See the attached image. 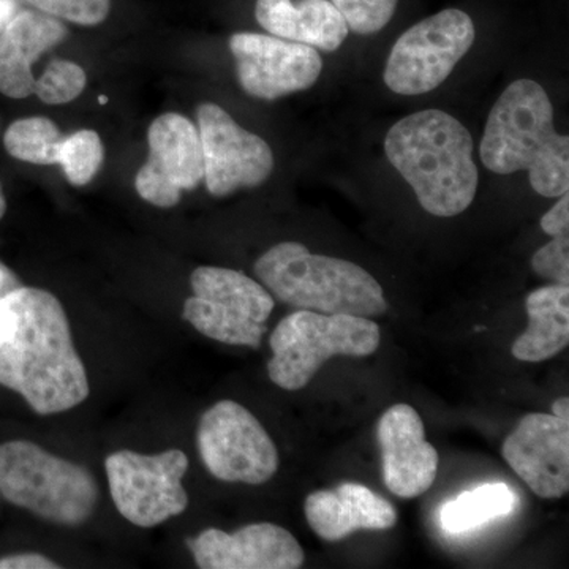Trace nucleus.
<instances>
[{
  "label": "nucleus",
  "mask_w": 569,
  "mask_h": 569,
  "mask_svg": "<svg viewBox=\"0 0 569 569\" xmlns=\"http://www.w3.org/2000/svg\"><path fill=\"white\" fill-rule=\"evenodd\" d=\"M0 385L41 417L88 399L91 385L69 318L50 291L21 284L0 299Z\"/></svg>",
  "instance_id": "1"
},
{
  "label": "nucleus",
  "mask_w": 569,
  "mask_h": 569,
  "mask_svg": "<svg viewBox=\"0 0 569 569\" xmlns=\"http://www.w3.org/2000/svg\"><path fill=\"white\" fill-rule=\"evenodd\" d=\"M473 148L467 127L440 110L407 116L385 138L389 162L436 217L459 216L473 203L479 179Z\"/></svg>",
  "instance_id": "2"
},
{
  "label": "nucleus",
  "mask_w": 569,
  "mask_h": 569,
  "mask_svg": "<svg viewBox=\"0 0 569 569\" xmlns=\"http://www.w3.org/2000/svg\"><path fill=\"white\" fill-rule=\"evenodd\" d=\"M479 157L496 174L529 173L531 189L546 198L569 190V138L553 126L548 92L533 80L511 82L493 104Z\"/></svg>",
  "instance_id": "3"
},
{
  "label": "nucleus",
  "mask_w": 569,
  "mask_h": 569,
  "mask_svg": "<svg viewBox=\"0 0 569 569\" xmlns=\"http://www.w3.org/2000/svg\"><path fill=\"white\" fill-rule=\"evenodd\" d=\"M261 284L283 305L326 316L373 318L388 312L383 288L361 266L282 242L254 263Z\"/></svg>",
  "instance_id": "4"
},
{
  "label": "nucleus",
  "mask_w": 569,
  "mask_h": 569,
  "mask_svg": "<svg viewBox=\"0 0 569 569\" xmlns=\"http://www.w3.org/2000/svg\"><path fill=\"white\" fill-rule=\"evenodd\" d=\"M0 493L48 522L69 527L89 520L99 501L91 471L28 440L0 445Z\"/></svg>",
  "instance_id": "5"
},
{
  "label": "nucleus",
  "mask_w": 569,
  "mask_h": 569,
  "mask_svg": "<svg viewBox=\"0 0 569 569\" xmlns=\"http://www.w3.org/2000/svg\"><path fill=\"white\" fill-rule=\"evenodd\" d=\"M380 340V326L372 318L296 310L269 337L272 358L268 362V376L284 391H299L329 359L366 358L376 353Z\"/></svg>",
  "instance_id": "6"
},
{
  "label": "nucleus",
  "mask_w": 569,
  "mask_h": 569,
  "mask_svg": "<svg viewBox=\"0 0 569 569\" xmlns=\"http://www.w3.org/2000/svg\"><path fill=\"white\" fill-rule=\"evenodd\" d=\"M190 284L193 296L183 302V320L224 346H261L276 306L263 284L244 272L217 266L194 269Z\"/></svg>",
  "instance_id": "7"
},
{
  "label": "nucleus",
  "mask_w": 569,
  "mask_h": 569,
  "mask_svg": "<svg viewBox=\"0 0 569 569\" xmlns=\"http://www.w3.org/2000/svg\"><path fill=\"white\" fill-rule=\"evenodd\" d=\"M477 39L473 20L462 10L432 14L397 39L385 67V84L399 96L436 91Z\"/></svg>",
  "instance_id": "8"
},
{
  "label": "nucleus",
  "mask_w": 569,
  "mask_h": 569,
  "mask_svg": "<svg viewBox=\"0 0 569 569\" xmlns=\"http://www.w3.org/2000/svg\"><path fill=\"white\" fill-rule=\"evenodd\" d=\"M187 468L189 458L181 449L156 456L122 449L104 460L114 507L122 518L142 529L160 526L189 507L182 485Z\"/></svg>",
  "instance_id": "9"
},
{
  "label": "nucleus",
  "mask_w": 569,
  "mask_h": 569,
  "mask_svg": "<svg viewBox=\"0 0 569 569\" xmlns=\"http://www.w3.org/2000/svg\"><path fill=\"white\" fill-rule=\"evenodd\" d=\"M197 441L204 467L220 481L264 485L279 470V451L271 436L234 400H220L204 411Z\"/></svg>",
  "instance_id": "10"
},
{
  "label": "nucleus",
  "mask_w": 569,
  "mask_h": 569,
  "mask_svg": "<svg viewBox=\"0 0 569 569\" xmlns=\"http://www.w3.org/2000/svg\"><path fill=\"white\" fill-rule=\"evenodd\" d=\"M197 119L204 182L212 197H228L268 181L274 171V153L263 138L242 129L216 103L200 104Z\"/></svg>",
  "instance_id": "11"
},
{
  "label": "nucleus",
  "mask_w": 569,
  "mask_h": 569,
  "mask_svg": "<svg viewBox=\"0 0 569 569\" xmlns=\"http://www.w3.org/2000/svg\"><path fill=\"white\" fill-rule=\"evenodd\" d=\"M148 142V162L134 178L137 192L157 208H174L182 192L204 181L200 132L186 116L167 112L153 119Z\"/></svg>",
  "instance_id": "12"
},
{
  "label": "nucleus",
  "mask_w": 569,
  "mask_h": 569,
  "mask_svg": "<svg viewBox=\"0 0 569 569\" xmlns=\"http://www.w3.org/2000/svg\"><path fill=\"white\" fill-rule=\"evenodd\" d=\"M230 50L239 84L254 99L277 100L306 91L323 71V61L316 48L274 36L234 33Z\"/></svg>",
  "instance_id": "13"
},
{
  "label": "nucleus",
  "mask_w": 569,
  "mask_h": 569,
  "mask_svg": "<svg viewBox=\"0 0 569 569\" xmlns=\"http://www.w3.org/2000/svg\"><path fill=\"white\" fill-rule=\"evenodd\" d=\"M508 466L531 492L557 500L569 490V421L550 413L520 419L501 447Z\"/></svg>",
  "instance_id": "14"
},
{
  "label": "nucleus",
  "mask_w": 569,
  "mask_h": 569,
  "mask_svg": "<svg viewBox=\"0 0 569 569\" xmlns=\"http://www.w3.org/2000/svg\"><path fill=\"white\" fill-rule=\"evenodd\" d=\"M383 482L392 496L417 498L432 488L438 473L437 449L426 440L425 422L413 407H389L377 425Z\"/></svg>",
  "instance_id": "15"
},
{
  "label": "nucleus",
  "mask_w": 569,
  "mask_h": 569,
  "mask_svg": "<svg viewBox=\"0 0 569 569\" xmlns=\"http://www.w3.org/2000/svg\"><path fill=\"white\" fill-rule=\"evenodd\" d=\"M198 568L203 569H298L305 550L298 539L276 523H250L234 533L206 529L187 539Z\"/></svg>",
  "instance_id": "16"
},
{
  "label": "nucleus",
  "mask_w": 569,
  "mask_h": 569,
  "mask_svg": "<svg viewBox=\"0 0 569 569\" xmlns=\"http://www.w3.org/2000/svg\"><path fill=\"white\" fill-rule=\"evenodd\" d=\"M310 529L325 541H342L359 530H389L397 523L395 505L359 482L317 490L306 498Z\"/></svg>",
  "instance_id": "17"
},
{
  "label": "nucleus",
  "mask_w": 569,
  "mask_h": 569,
  "mask_svg": "<svg viewBox=\"0 0 569 569\" xmlns=\"http://www.w3.org/2000/svg\"><path fill=\"white\" fill-rule=\"evenodd\" d=\"M66 37V26L51 14L33 10L14 14L0 31V93L14 100L32 96L33 62Z\"/></svg>",
  "instance_id": "18"
},
{
  "label": "nucleus",
  "mask_w": 569,
  "mask_h": 569,
  "mask_svg": "<svg viewBox=\"0 0 569 569\" xmlns=\"http://www.w3.org/2000/svg\"><path fill=\"white\" fill-rule=\"evenodd\" d=\"M254 17L271 36L335 52L348 37V26L331 0H257Z\"/></svg>",
  "instance_id": "19"
},
{
  "label": "nucleus",
  "mask_w": 569,
  "mask_h": 569,
  "mask_svg": "<svg viewBox=\"0 0 569 569\" xmlns=\"http://www.w3.org/2000/svg\"><path fill=\"white\" fill-rule=\"evenodd\" d=\"M529 328L512 343L518 361L542 362L563 351L569 343V287L548 284L526 299Z\"/></svg>",
  "instance_id": "20"
},
{
  "label": "nucleus",
  "mask_w": 569,
  "mask_h": 569,
  "mask_svg": "<svg viewBox=\"0 0 569 569\" xmlns=\"http://www.w3.org/2000/svg\"><path fill=\"white\" fill-rule=\"evenodd\" d=\"M515 507V492L507 485H482L448 501L440 512L441 526L448 533H466L490 520L508 516Z\"/></svg>",
  "instance_id": "21"
},
{
  "label": "nucleus",
  "mask_w": 569,
  "mask_h": 569,
  "mask_svg": "<svg viewBox=\"0 0 569 569\" xmlns=\"http://www.w3.org/2000/svg\"><path fill=\"white\" fill-rule=\"evenodd\" d=\"M62 133L48 118L18 119L7 129L3 146L13 159L51 167L61 156Z\"/></svg>",
  "instance_id": "22"
},
{
  "label": "nucleus",
  "mask_w": 569,
  "mask_h": 569,
  "mask_svg": "<svg viewBox=\"0 0 569 569\" xmlns=\"http://www.w3.org/2000/svg\"><path fill=\"white\" fill-rule=\"evenodd\" d=\"M103 159V142L99 133L93 130H80L69 138H63L58 164H61L63 174L71 186L82 187L96 178L102 168Z\"/></svg>",
  "instance_id": "23"
},
{
  "label": "nucleus",
  "mask_w": 569,
  "mask_h": 569,
  "mask_svg": "<svg viewBox=\"0 0 569 569\" xmlns=\"http://www.w3.org/2000/svg\"><path fill=\"white\" fill-rule=\"evenodd\" d=\"M86 82L88 77L81 66L58 59L36 80L33 93L47 104H66L81 96Z\"/></svg>",
  "instance_id": "24"
},
{
  "label": "nucleus",
  "mask_w": 569,
  "mask_h": 569,
  "mask_svg": "<svg viewBox=\"0 0 569 569\" xmlns=\"http://www.w3.org/2000/svg\"><path fill=\"white\" fill-rule=\"evenodd\" d=\"M342 14L348 31L372 36L387 28L395 17L399 0H331Z\"/></svg>",
  "instance_id": "25"
},
{
  "label": "nucleus",
  "mask_w": 569,
  "mask_h": 569,
  "mask_svg": "<svg viewBox=\"0 0 569 569\" xmlns=\"http://www.w3.org/2000/svg\"><path fill=\"white\" fill-rule=\"evenodd\" d=\"M43 13L81 26H97L110 13V0H28Z\"/></svg>",
  "instance_id": "26"
},
{
  "label": "nucleus",
  "mask_w": 569,
  "mask_h": 569,
  "mask_svg": "<svg viewBox=\"0 0 569 569\" xmlns=\"http://www.w3.org/2000/svg\"><path fill=\"white\" fill-rule=\"evenodd\" d=\"M531 268L542 279L569 287V234L556 236L531 258Z\"/></svg>",
  "instance_id": "27"
},
{
  "label": "nucleus",
  "mask_w": 569,
  "mask_h": 569,
  "mask_svg": "<svg viewBox=\"0 0 569 569\" xmlns=\"http://www.w3.org/2000/svg\"><path fill=\"white\" fill-rule=\"evenodd\" d=\"M552 209L542 216L541 228L550 238L569 234V194L563 193Z\"/></svg>",
  "instance_id": "28"
},
{
  "label": "nucleus",
  "mask_w": 569,
  "mask_h": 569,
  "mask_svg": "<svg viewBox=\"0 0 569 569\" xmlns=\"http://www.w3.org/2000/svg\"><path fill=\"white\" fill-rule=\"evenodd\" d=\"M56 561L41 553H17V556L0 559V569H58Z\"/></svg>",
  "instance_id": "29"
},
{
  "label": "nucleus",
  "mask_w": 569,
  "mask_h": 569,
  "mask_svg": "<svg viewBox=\"0 0 569 569\" xmlns=\"http://www.w3.org/2000/svg\"><path fill=\"white\" fill-rule=\"evenodd\" d=\"M18 287H21V283L20 280L17 279V276H14L6 264L0 263V299Z\"/></svg>",
  "instance_id": "30"
},
{
  "label": "nucleus",
  "mask_w": 569,
  "mask_h": 569,
  "mask_svg": "<svg viewBox=\"0 0 569 569\" xmlns=\"http://www.w3.org/2000/svg\"><path fill=\"white\" fill-rule=\"evenodd\" d=\"M17 2L14 0H0V31L6 28L14 14H17Z\"/></svg>",
  "instance_id": "31"
},
{
  "label": "nucleus",
  "mask_w": 569,
  "mask_h": 569,
  "mask_svg": "<svg viewBox=\"0 0 569 569\" xmlns=\"http://www.w3.org/2000/svg\"><path fill=\"white\" fill-rule=\"evenodd\" d=\"M553 417L565 419V421H569V399L568 397H559L556 402L552 403V413Z\"/></svg>",
  "instance_id": "32"
},
{
  "label": "nucleus",
  "mask_w": 569,
  "mask_h": 569,
  "mask_svg": "<svg viewBox=\"0 0 569 569\" xmlns=\"http://www.w3.org/2000/svg\"><path fill=\"white\" fill-rule=\"evenodd\" d=\"M6 211H7L6 194H3L2 186H0V220H2L3 216H6Z\"/></svg>",
  "instance_id": "33"
},
{
  "label": "nucleus",
  "mask_w": 569,
  "mask_h": 569,
  "mask_svg": "<svg viewBox=\"0 0 569 569\" xmlns=\"http://www.w3.org/2000/svg\"><path fill=\"white\" fill-rule=\"evenodd\" d=\"M108 99L107 97H100V103H107Z\"/></svg>",
  "instance_id": "34"
}]
</instances>
